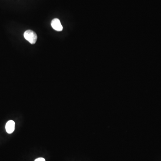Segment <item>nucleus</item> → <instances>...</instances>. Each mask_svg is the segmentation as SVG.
<instances>
[{"instance_id":"20e7f679","label":"nucleus","mask_w":161,"mask_h":161,"mask_svg":"<svg viewBox=\"0 0 161 161\" xmlns=\"http://www.w3.org/2000/svg\"><path fill=\"white\" fill-rule=\"evenodd\" d=\"M34 161H45V159L43 157H39V158L35 159Z\"/></svg>"},{"instance_id":"7ed1b4c3","label":"nucleus","mask_w":161,"mask_h":161,"mask_svg":"<svg viewBox=\"0 0 161 161\" xmlns=\"http://www.w3.org/2000/svg\"><path fill=\"white\" fill-rule=\"evenodd\" d=\"M6 129L9 134L13 133L15 129V123L13 120H9L6 125Z\"/></svg>"},{"instance_id":"f257e3e1","label":"nucleus","mask_w":161,"mask_h":161,"mask_svg":"<svg viewBox=\"0 0 161 161\" xmlns=\"http://www.w3.org/2000/svg\"><path fill=\"white\" fill-rule=\"evenodd\" d=\"M24 37L27 41H28L32 45L35 44L37 41V34L32 30L26 31L24 33Z\"/></svg>"},{"instance_id":"f03ea898","label":"nucleus","mask_w":161,"mask_h":161,"mask_svg":"<svg viewBox=\"0 0 161 161\" xmlns=\"http://www.w3.org/2000/svg\"><path fill=\"white\" fill-rule=\"evenodd\" d=\"M51 26L54 30L58 32H61L63 30V28L60 23V20L59 19H53L51 22Z\"/></svg>"}]
</instances>
